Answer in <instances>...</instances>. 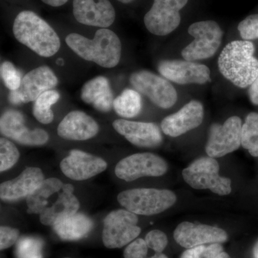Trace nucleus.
<instances>
[{
  "mask_svg": "<svg viewBox=\"0 0 258 258\" xmlns=\"http://www.w3.org/2000/svg\"><path fill=\"white\" fill-rule=\"evenodd\" d=\"M28 212L39 215L42 225L53 226L56 222L79 212V200L72 184L57 178H47L26 199Z\"/></svg>",
  "mask_w": 258,
  "mask_h": 258,
  "instance_id": "1",
  "label": "nucleus"
},
{
  "mask_svg": "<svg viewBox=\"0 0 258 258\" xmlns=\"http://www.w3.org/2000/svg\"><path fill=\"white\" fill-rule=\"evenodd\" d=\"M66 42L81 58L95 62L106 69L114 68L121 57V42L116 34L109 29L97 30L92 40L78 33H71Z\"/></svg>",
  "mask_w": 258,
  "mask_h": 258,
  "instance_id": "2",
  "label": "nucleus"
},
{
  "mask_svg": "<svg viewBox=\"0 0 258 258\" xmlns=\"http://www.w3.org/2000/svg\"><path fill=\"white\" fill-rule=\"evenodd\" d=\"M15 38L37 55H55L60 48L58 35L50 25L36 13L25 10L19 13L13 23Z\"/></svg>",
  "mask_w": 258,
  "mask_h": 258,
  "instance_id": "3",
  "label": "nucleus"
},
{
  "mask_svg": "<svg viewBox=\"0 0 258 258\" xmlns=\"http://www.w3.org/2000/svg\"><path fill=\"white\" fill-rule=\"evenodd\" d=\"M254 52L253 43L249 40L230 42L219 57L220 73L237 87L250 86L258 77V60Z\"/></svg>",
  "mask_w": 258,
  "mask_h": 258,
  "instance_id": "4",
  "label": "nucleus"
},
{
  "mask_svg": "<svg viewBox=\"0 0 258 258\" xmlns=\"http://www.w3.org/2000/svg\"><path fill=\"white\" fill-rule=\"evenodd\" d=\"M118 203L136 215H157L175 204V194L170 190L138 188L121 191L117 196Z\"/></svg>",
  "mask_w": 258,
  "mask_h": 258,
  "instance_id": "5",
  "label": "nucleus"
},
{
  "mask_svg": "<svg viewBox=\"0 0 258 258\" xmlns=\"http://www.w3.org/2000/svg\"><path fill=\"white\" fill-rule=\"evenodd\" d=\"M220 166L215 158L202 157L182 171L185 182L195 189H210L219 195H227L232 191V181L219 174Z\"/></svg>",
  "mask_w": 258,
  "mask_h": 258,
  "instance_id": "6",
  "label": "nucleus"
},
{
  "mask_svg": "<svg viewBox=\"0 0 258 258\" xmlns=\"http://www.w3.org/2000/svg\"><path fill=\"white\" fill-rule=\"evenodd\" d=\"M137 215L125 209L113 210L103 220L102 240L108 249L121 248L141 233Z\"/></svg>",
  "mask_w": 258,
  "mask_h": 258,
  "instance_id": "7",
  "label": "nucleus"
},
{
  "mask_svg": "<svg viewBox=\"0 0 258 258\" xmlns=\"http://www.w3.org/2000/svg\"><path fill=\"white\" fill-rule=\"evenodd\" d=\"M188 32L195 40L181 51L184 60L195 62L210 58L221 45L223 32L216 22L208 20L193 23Z\"/></svg>",
  "mask_w": 258,
  "mask_h": 258,
  "instance_id": "8",
  "label": "nucleus"
},
{
  "mask_svg": "<svg viewBox=\"0 0 258 258\" xmlns=\"http://www.w3.org/2000/svg\"><path fill=\"white\" fill-rule=\"evenodd\" d=\"M129 81L136 91L161 108H171L177 101V93L174 86L167 79L150 71H137L132 74Z\"/></svg>",
  "mask_w": 258,
  "mask_h": 258,
  "instance_id": "9",
  "label": "nucleus"
},
{
  "mask_svg": "<svg viewBox=\"0 0 258 258\" xmlns=\"http://www.w3.org/2000/svg\"><path fill=\"white\" fill-rule=\"evenodd\" d=\"M168 170L164 159L152 153H138L123 158L116 164L115 174L118 179L132 181L145 176H161Z\"/></svg>",
  "mask_w": 258,
  "mask_h": 258,
  "instance_id": "10",
  "label": "nucleus"
},
{
  "mask_svg": "<svg viewBox=\"0 0 258 258\" xmlns=\"http://www.w3.org/2000/svg\"><path fill=\"white\" fill-rule=\"evenodd\" d=\"M57 83L58 79L50 68L40 66L25 75L20 88L10 91L8 100L17 106L35 101L42 93L55 88Z\"/></svg>",
  "mask_w": 258,
  "mask_h": 258,
  "instance_id": "11",
  "label": "nucleus"
},
{
  "mask_svg": "<svg viewBox=\"0 0 258 258\" xmlns=\"http://www.w3.org/2000/svg\"><path fill=\"white\" fill-rule=\"evenodd\" d=\"M188 0H154L152 8L144 17L146 28L159 36L169 35L181 22L179 11Z\"/></svg>",
  "mask_w": 258,
  "mask_h": 258,
  "instance_id": "12",
  "label": "nucleus"
},
{
  "mask_svg": "<svg viewBox=\"0 0 258 258\" xmlns=\"http://www.w3.org/2000/svg\"><path fill=\"white\" fill-rule=\"evenodd\" d=\"M242 127V120L238 116L230 117L222 125L212 124L205 147L209 157L215 159L224 157L238 149Z\"/></svg>",
  "mask_w": 258,
  "mask_h": 258,
  "instance_id": "13",
  "label": "nucleus"
},
{
  "mask_svg": "<svg viewBox=\"0 0 258 258\" xmlns=\"http://www.w3.org/2000/svg\"><path fill=\"white\" fill-rule=\"evenodd\" d=\"M25 117L21 112L9 109L5 111L0 118L1 134L17 143L29 147L44 145L48 142L49 135L45 130H30L25 125Z\"/></svg>",
  "mask_w": 258,
  "mask_h": 258,
  "instance_id": "14",
  "label": "nucleus"
},
{
  "mask_svg": "<svg viewBox=\"0 0 258 258\" xmlns=\"http://www.w3.org/2000/svg\"><path fill=\"white\" fill-rule=\"evenodd\" d=\"M64 175L74 181H85L103 172L108 164L102 158L74 149L60 164Z\"/></svg>",
  "mask_w": 258,
  "mask_h": 258,
  "instance_id": "15",
  "label": "nucleus"
},
{
  "mask_svg": "<svg viewBox=\"0 0 258 258\" xmlns=\"http://www.w3.org/2000/svg\"><path fill=\"white\" fill-rule=\"evenodd\" d=\"M158 71L164 79L180 85L205 84L211 81L208 66L194 61L162 60L158 66Z\"/></svg>",
  "mask_w": 258,
  "mask_h": 258,
  "instance_id": "16",
  "label": "nucleus"
},
{
  "mask_svg": "<svg viewBox=\"0 0 258 258\" xmlns=\"http://www.w3.org/2000/svg\"><path fill=\"white\" fill-rule=\"evenodd\" d=\"M174 238L179 245L188 249L205 244L223 243L228 235L219 227L184 222L176 227Z\"/></svg>",
  "mask_w": 258,
  "mask_h": 258,
  "instance_id": "17",
  "label": "nucleus"
},
{
  "mask_svg": "<svg viewBox=\"0 0 258 258\" xmlns=\"http://www.w3.org/2000/svg\"><path fill=\"white\" fill-rule=\"evenodd\" d=\"M74 15L79 23L107 28L114 23L115 11L108 0H74Z\"/></svg>",
  "mask_w": 258,
  "mask_h": 258,
  "instance_id": "18",
  "label": "nucleus"
},
{
  "mask_svg": "<svg viewBox=\"0 0 258 258\" xmlns=\"http://www.w3.org/2000/svg\"><path fill=\"white\" fill-rule=\"evenodd\" d=\"M113 127L118 134L137 147H157L163 142L160 128L154 123L117 119L113 121Z\"/></svg>",
  "mask_w": 258,
  "mask_h": 258,
  "instance_id": "19",
  "label": "nucleus"
},
{
  "mask_svg": "<svg viewBox=\"0 0 258 258\" xmlns=\"http://www.w3.org/2000/svg\"><path fill=\"white\" fill-rule=\"evenodd\" d=\"M204 108L198 101L186 103L179 111L166 116L161 123L162 132L171 137H178L198 128L203 123Z\"/></svg>",
  "mask_w": 258,
  "mask_h": 258,
  "instance_id": "20",
  "label": "nucleus"
},
{
  "mask_svg": "<svg viewBox=\"0 0 258 258\" xmlns=\"http://www.w3.org/2000/svg\"><path fill=\"white\" fill-rule=\"evenodd\" d=\"M45 179V175L40 168L30 166L22 171L18 177L2 183L0 198L2 200L10 202L28 198Z\"/></svg>",
  "mask_w": 258,
  "mask_h": 258,
  "instance_id": "21",
  "label": "nucleus"
},
{
  "mask_svg": "<svg viewBox=\"0 0 258 258\" xmlns=\"http://www.w3.org/2000/svg\"><path fill=\"white\" fill-rule=\"evenodd\" d=\"M99 132L98 123L87 113L73 111L62 118L57 127L60 138L69 141H86L96 137Z\"/></svg>",
  "mask_w": 258,
  "mask_h": 258,
  "instance_id": "22",
  "label": "nucleus"
},
{
  "mask_svg": "<svg viewBox=\"0 0 258 258\" xmlns=\"http://www.w3.org/2000/svg\"><path fill=\"white\" fill-rule=\"evenodd\" d=\"M81 99L98 111L108 112L113 108V95L108 79L98 76L83 85Z\"/></svg>",
  "mask_w": 258,
  "mask_h": 258,
  "instance_id": "23",
  "label": "nucleus"
},
{
  "mask_svg": "<svg viewBox=\"0 0 258 258\" xmlns=\"http://www.w3.org/2000/svg\"><path fill=\"white\" fill-rule=\"evenodd\" d=\"M52 227L61 240L76 241L89 235L93 228V222L87 215L77 212L59 220Z\"/></svg>",
  "mask_w": 258,
  "mask_h": 258,
  "instance_id": "24",
  "label": "nucleus"
},
{
  "mask_svg": "<svg viewBox=\"0 0 258 258\" xmlns=\"http://www.w3.org/2000/svg\"><path fill=\"white\" fill-rule=\"evenodd\" d=\"M113 109L120 116L132 118L137 116L142 109L140 93L132 89H125L113 101Z\"/></svg>",
  "mask_w": 258,
  "mask_h": 258,
  "instance_id": "25",
  "label": "nucleus"
},
{
  "mask_svg": "<svg viewBox=\"0 0 258 258\" xmlns=\"http://www.w3.org/2000/svg\"><path fill=\"white\" fill-rule=\"evenodd\" d=\"M58 91L50 90L40 95L35 101L32 113L37 121L42 124H49L54 118L53 111L51 106L55 104L60 99Z\"/></svg>",
  "mask_w": 258,
  "mask_h": 258,
  "instance_id": "26",
  "label": "nucleus"
},
{
  "mask_svg": "<svg viewBox=\"0 0 258 258\" xmlns=\"http://www.w3.org/2000/svg\"><path fill=\"white\" fill-rule=\"evenodd\" d=\"M241 145L252 157H258V113H250L242 127Z\"/></svg>",
  "mask_w": 258,
  "mask_h": 258,
  "instance_id": "27",
  "label": "nucleus"
},
{
  "mask_svg": "<svg viewBox=\"0 0 258 258\" xmlns=\"http://www.w3.org/2000/svg\"><path fill=\"white\" fill-rule=\"evenodd\" d=\"M20 154L18 148L9 139H0V171L11 169L18 162Z\"/></svg>",
  "mask_w": 258,
  "mask_h": 258,
  "instance_id": "28",
  "label": "nucleus"
},
{
  "mask_svg": "<svg viewBox=\"0 0 258 258\" xmlns=\"http://www.w3.org/2000/svg\"><path fill=\"white\" fill-rule=\"evenodd\" d=\"M0 74L5 86L10 91H15L20 88L22 76L20 71L10 61H5L0 66Z\"/></svg>",
  "mask_w": 258,
  "mask_h": 258,
  "instance_id": "29",
  "label": "nucleus"
},
{
  "mask_svg": "<svg viewBox=\"0 0 258 258\" xmlns=\"http://www.w3.org/2000/svg\"><path fill=\"white\" fill-rule=\"evenodd\" d=\"M238 30L244 40L258 38V14L249 15L238 25Z\"/></svg>",
  "mask_w": 258,
  "mask_h": 258,
  "instance_id": "30",
  "label": "nucleus"
},
{
  "mask_svg": "<svg viewBox=\"0 0 258 258\" xmlns=\"http://www.w3.org/2000/svg\"><path fill=\"white\" fill-rule=\"evenodd\" d=\"M17 251L18 258H41L38 242L32 238H25L21 242L20 241Z\"/></svg>",
  "mask_w": 258,
  "mask_h": 258,
  "instance_id": "31",
  "label": "nucleus"
},
{
  "mask_svg": "<svg viewBox=\"0 0 258 258\" xmlns=\"http://www.w3.org/2000/svg\"><path fill=\"white\" fill-rule=\"evenodd\" d=\"M144 240L147 242L149 248L153 249L155 252H162L168 244L166 234L159 230L150 231L146 235Z\"/></svg>",
  "mask_w": 258,
  "mask_h": 258,
  "instance_id": "32",
  "label": "nucleus"
},
{
  "mask_svg": "<svg viewBox=\"0 0 258 258\" xmlns=\"http://www.w3.org/2000/svg\"><path fill=\"white\" fill-rule=\"evenodd\" d=\"M148 247L145 240L137 238L130 242L123 251L124 258H147Z\"/></svg>",
  "mask_w": 258,
  "mask_h": 258,
  "instance_id": "33",
  "label": "nucleus"
},
{
  "mask_svg": "<svg viewBox=\"0 0 258 258\" xmlns=\"http://www.w3.org/2000/svg\"><path fill=\"white\" fill-rule=\"evenodd\" d=\"M20 237V231L18 229L1 226L0 227V249L10 248V247L16 243Z\"/></svg>",
  "mask_w": 258,
  "mask_h": 258,
  "instance_id": "34",
  "label": "nucleus"
},
{
  "mask_svg": "<svg viewBox=\"0 0 258 258\" xmlns=\"http://www.w3.org/2000/svg\"><path fill=\"white\" fill-rule=\"evenodd\" d=\"M223 247L221 243H212L205 247L203 254L200 258H217L223 252Z\"/></svg>",
  "mask_w": 258,
  "mask_h": 258,
  "instance_id": "35",
  "label": "nucleus"
},
{
  "mask_svg": "<svg viewBox=\"0 0 258 258\" xmlns=\"http://www.w3.org/2000/svg\"><path fill=\"white\" fill-rule=\"evenodd\" d=\"M205 245L197 246V247L188 248L181 254L180 258H200L205 250Z\"/></svg>",
  "mask_w": 258,
  "mask_h": 258,
  "instance_id": "36",
  "label": "nucleus"
},
{
  "mask_svg": "<svg viewBox=\"0 0 258 258\" xmlns=\"http://www.w3.org/2000/svg\"><path fill=\"white\" fill-rule=\"evenodd\" d=\"M249 97L251 102L258 106V77L249 86Z\"/></svg>",
  "mask_w": 258,
  "mask_h": 258,
  "instance_id": "37",
  "label": "nucleus"
},
{
  "mask_svg": "<svg viewBox=\"0 0 258 258\" xmlns=\"http://www.w3.org/2000/svg\"><path fill=\"white\" fill-rule=\"evenodd\" d=\"M45 4L50 5V6L57 7L62 6V5L66 4L69 0H42Z\"/></svg>",
  "mask_w": 258,
  "mask_h": 258,
  "instance_id": "38",
  "label": "nucleus"
},
{
  "mask_svg": "<svg viewBox=\"0 0 258 258\" xmlns=\"http://www.w3.org/2000/svg\"><path fill=\"white\" fill-rule=\"evenodd\" d=\"M147 258H169L165 254L162 253V252H156L154 255L152 256V257H147Z\"/></svg>",
  "mask_w": 258,
  "mask_h": 258,
  "instance_id": "39",
  "label": "nucleus"
},
{
  "mask_svg": "<svg viewBox=\"0 0 258 258\" xmlns=\"http://www.w3.org/2000/svg\"><path fill=\"white\" fill-rule=\"evenodd\" d=\"M253 257L254 258H258V241L253 248Z\"/></svg>",
  "mask_w": 258,
  "mask_h": 258,
  "instance_id": "40",
  "label": "nucleus"
},
{
  "mask_svg": "<svg viewBox=\"0 0 258 258\" xmlns=\"http://www.w3.org/2000/svg\"><path fill=\"white\" fill-rule=\"evenodd\" d=\"M217 258H230V255L225 252H222L217 256Z\"/></svg>",
  "mask_w": 258,
  "mask_h": 258,
  "instance_id": "41",
  "label": "nucleus"
},
{
  "mask_svg": "<svg viewBox=\"0 0 258 258\" xmlns=\"http://www.w3.org/2000/svg\"><path fill=\"white\" fill-rule=\"evenodd\" d=\"M56 62H57V64H58V66H63L64 64L63 60L61 58L57 59V61H56Z\"/></svg>",
  "mask_w": 258,
  "mask_h": 258,
  "instance_id": "42",
  "label": "nucleus"
},
{
  "mask_svg": "<svg viewBox=\"0 0 258 258\" xmlns=\"http://www.w3.org/2000/svg\"><path fill=\"white\" fill-rule=\"evenodd\" d=\"M120 3H123V4H128V3H132L134 0H118Z\"/></svg>",
  "mask_w": 258,
  "mask_h": 258,
  "instance_id": "43",
  "label": "nucleus"
},
{
  "mask_svg": "<svg viewBox=\"0 0 258 258\" xmlns=\"http://www.w3.org/2000/svg\"><path fill=\"white\" fill-rule=\"evenodd\" d=\"M63 258H71V257H63Z\"/></svg>",
  "mask_w": 258,
  "mask_h": 258,
  "instance_id": "44",
  "label": "nucleus"
}]
</instances>
